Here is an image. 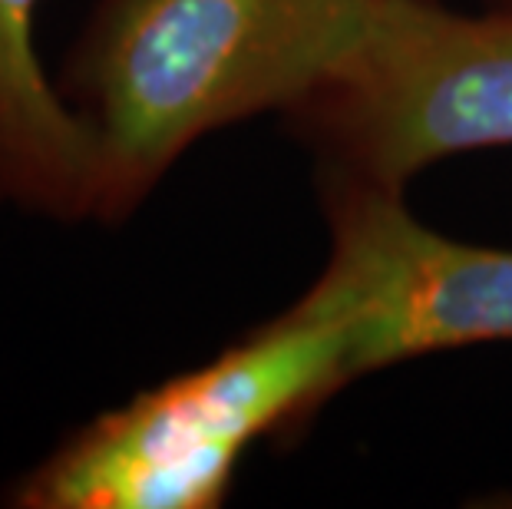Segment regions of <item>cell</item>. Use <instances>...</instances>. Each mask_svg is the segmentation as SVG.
Instances as JSON below:
<instances>
[{
    "label": "cell",
    "instance_id": "52a82bcc",
    "mask_svg": "<svg viewBox=\"0 0 512 509\" xmlns=\"http://www.w3.org/2000/svg\"><path fill=\"white\" fill-rule=\"evenodd\" d=\"M489 7H509L512 10V0H489Z\"/></svg>",
    "mask_w": 512,
    "mask_h": 509
},
{
    "label": "cell",
    "instance_id": "8992f818",
    "mask_svg": "<svg viewBox=\"0 0 512 509\" xmlns=\"http://www.w3.org/2000/svg\"><path fill=\"white\" fill-rule=\"evenodd\" d=\"M483 506H509L512 509V496H503V500H496L493 496V500H483Z\"/></svg>",
    "mask_w": 512,
    "mask_h": 509
},
{
    "label": "cell",
    "instance_id": "277c9868",
    "mask_svg": "<svg viewBox=\"0 0 512 509\" xmlns=\"http://www.w3.org/2000/svg\"><path fill=\"white\" fill-rule=\"evenodd\" d=\"M328 262L304 301L351 334V377L512 341V248L450 238L407 209V192L321 176Z\"/></svg>",
    "mask_w": 512,
    "mask_h": 509
},
{
    "label": "cell",
    "instance_id": "6da1fadb",
    "mask_svg": "<svg viewBox=\"0 0 512 509\" xmlns=\"http://www.w3.org/2000/svg\"><path fill=\"white\" fill-rule=\"evenodd\" d=\"M394 0H100L63 96L96 143L93 222L119 225L209 133L298 106Z\"/></svg>",
    "mask_w": 512,
    "mask_h": 509
},
{
    "label": "cell",
    "instance_id": "3957f363",
    "mask_svg": "<svg viewBox=\"0 0 512 509\" xmlns=\"http://www.w3.org/2000/svg\"><path fill=\"white\" fill-rule=\"evenodd\" d=\"M321 176L407 192L433 162L512 146V10L394 0L351 60L285 113Z\"/></svg>",
    "mask_w": 512,
    "mask_h": 509
},
{
    "label": "cell",
    "instance_id": "5b68a950",
    "mask_svg": "<svg viewBox=\"0 0 512 509\" xmlns=\"http://www.w3.org/2000/svg\"><path fill=\"white\" fill-rule=\"evenodd\" d=\"M40 0H0V209L93 219L96 143L37 53Z\"/></svg>",
    "mask_w": 512,
    "mask_h": 509
},
{
    "label": "cell",
    "instance_id": "7a4b0ae2",
    "mask_svg": "<svg viewBox=\"0 0 512 509\" xmlns=\"http://www.w3.org/2000/svg\"><path fill=\"white\" fill-rule=\"evenodd\" d=\"M347 324L298 298L222 354L139 391L10 486V509H219L245 450L351 384Z\"/></svg>",
    "mask_w": 512,
    "mask_h": 509
}]
</instances>
